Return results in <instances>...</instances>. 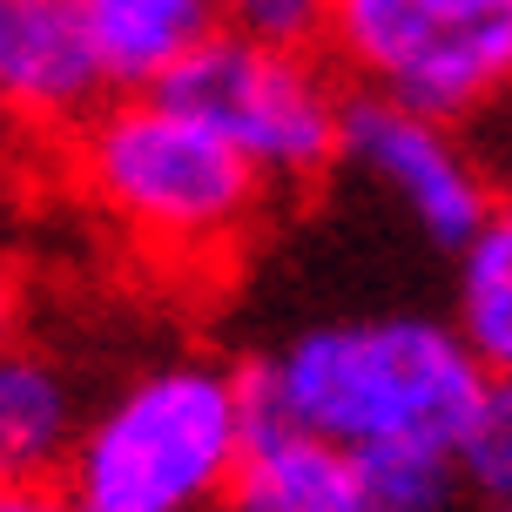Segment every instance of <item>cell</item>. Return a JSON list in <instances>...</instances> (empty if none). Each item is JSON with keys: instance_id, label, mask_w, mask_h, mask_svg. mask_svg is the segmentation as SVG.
<instances>
[{"instance_id": "cell-1", "label": "cell", "mask_w": 512, "mask_h": 512, "mask_svg": "<svg viewBox=\"0 0 512 512\" xmlns=\"http://www.w3.org/2000/svg\"><path fill=\"white\" fill-rule=\"evenodd\" d=\"M250 405L344 452H459L492 371L452 317L384 310L283 337L250 371Z\"/></svg>"}, {"instance_id": "cell-2", "label": "cell", "mask_w": 512, "mask_h": 512, "mask_svg": "<svg viewBox=\"0 0 512 512\" xmlns=\"http://www.w3.org/2000/svg\"><path fill=\"white\" fill-rule=\"evenodd\" d=\"M68 189L162 270H216L243 250L277 182L223 128L182 108L169 88L108 95L75 135L54 142Z\"/></svg>"}, {"instance_id": "cell-3", "label": "cell", "mask_w": 512, "mask_h": 512, "mask_svg": "<svg viewBox=\"0 0 512 512\" xmlns=\"http://www.w3.org/2000/svg\"><path fill=\"white\" fill-rule=\"evenodd\" d=\"M250 378L209 358L149 364L88 425L61 486L81 512H203L230 506L250 445Z\"/></svg>"}, {"instance_id": "cell-4", "label": "cell", "mask_w": 512, "mask_h": 512, "mask_svg": "<svg viewBox=\"0 0 512 512\" xmlns=\"http://www.w3.org/2000/svg\"><path fill=\"white\" fill-rule=\"evenodd\" d=\"M324 61L351 95L472 122L512 95V0H331Z\"/></svg>"}, {"instance_id": "cell-5", "label": "cell", "mask_w": 512, "mask_h": 512, "mask_svg": "<svg viewBox=\"0 0 512 512\" xmlns=\"http://www.w3.org/2000/svg\"><path fill=\"white\" fill-rule=\"evenodd\" d=\"M337 81L344 75L317 48H270V41L223 27L169 81V95L196 108L209 128H223L277 189H290V182H310L331 162H344L351 88H337Z\"/></svg>"}, {"instance_id": "cell-6", "label": "cell", "mask_w": 512, "mask_h": 512, "mask_svg": "<svg viewBox=\"0 0 512 512\" xmlns=\"http://www.w3.org/2000/svg\"><path fill=\"white\" fill-rule=\"evenodd\" d=\"M344 169L364 176L432 250L459 256L492 223L499 189L479 155L459 142V122L418 115L384 95H351L344 108Z\"/></svg>"}, {"instance_id": "cell-7", "label": "cell", "mask_w": 512, "mask_h": 512, "mask_svg": "<svg viewBox=\"0 0 512 512\" xmlns=\"http://www.w3.org/2000/svg\"><path fill=\"white\" fill-rule=\"evenodd\" d=\"M0 102L7 122L48 149L108 102L88 0H0Z\"/></svg>"}, {"instance_id": "cell-8", "label": "cell", "mask_w": 512, "mask_h": 512, "mask_svg": "<svg viewBox=\"0 0 512 512\" xmlns=\"http://www.w3.org/2000/svg\"><path fill=\"white\" fill-rule=\"evenodd\" d=\"M230 512H364L358 452L256 411L236 486H230Z\"/></svg>"}, {"instance_id": "cell-9", "label": "cell", "mask_w": 512, "mask_h": 512, "mask_svg": "<svg viewBox=\"0 0 512 512\" xmlns=\"http://www.w3.org/2000/svg\"><path fill=\"white\" fill-rule=\"evenodd\" d=\"M108 95H149L223 34V0H88Z\"/></svg>"}, {"instance_id": "cell-10", "label": "cell", "mask_w": 512, "mask_h": 512, "mask_svg": "<svg viewBox=\"0 0 512 512\" xmlns=\"http://www.w3.org/2000/svg\"><path fill=\"white\" fill-rule=\"evenodd\" d=\"M81 405L75 384L41 351L0 358V472L7 479H61L81 445Z\"/></svg>"}, {"instance_id": "cell-11", "label": "cell", "mask_w": 512, "mask_h": 512, "mask_svg": "<svg viewBox=\"0 0 512 512\" xmlns=\"http://www.w3.org/2000/svg\"><path fill=\"white\" fill-rule=\"evenodd\" d=\"M452 324L479 351L492 378H512V189H499L492 223L459 250L452 283Z\"/></svg>"}, {"instance_id": "cell-12", "label": "cell", "mask_w": 512, "mask_h": 512, "mask_svg": "<svg viewBox=\"0 0 512 512\" xmlns=\"http://www.w3.org/2000/svg\"><path fill=\"white\" fill-rule=\"evenodd\" d=\"M364 512H452L465 499L459 452H364Z\"/></svg>"}, {"instance_id": "cell-13", "label": "cell", "mask_w": 512, "mask_h": 512, "mask_svg": "<svg viewBox=\"0 0 512 512\" xmlns=\"http://www.w3.org/2000/svg\"><path fill=\"white\" fill-rule=\"evenodd\" d=\"M459 479L472 512H512V378H492L459 438Z\"/></svg>"}, {"instance_id": "cell-14", "label": "cell", "mask_w": 512, "mask_h": 512, "mask_svg": "<svg viewBox=\"0 0 512 512\" xmlns=\"http://www.w3.org/2000/svg\"><path fill=\"white\" fill-rule=\"evenodd\" d=\"M223 27L270 48H317L331 34V0H223Z\"/></svg>"}, {"instance_id": "cell-15", "label": "cell", "mask_w": 512, "mask_h": 512, "mask_svg": "<svg viewBox=\"0 0 512 512\" xmlns=\"http://www.w3.org/2000/svg\"><path fill=\"white\" fill-rule=\"evenodd\" d=\"M0 512H81V506H75V492L61 486V479H7Z\"/></svg>"}, {"instance_id": "cell-16", "label": "cell", "mask_w": 512, "mask_h": 512, "mask_svg": "<svg viewBox=\"0 0 512 512\" xmlns=\"http://www.w3.org/2000/svg\"><path fill=\"white\" fill-rule=\"evenodd\" d=\"M203 512H230V506H203Z\"/></svg>"}]
</instances>
